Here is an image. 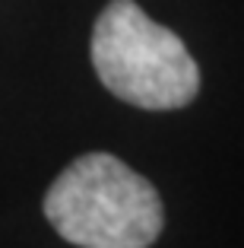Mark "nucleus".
Returning a JSON list of instances; mask_svg holds the SVG:
<instances>
[{"instance_id": "obj_2", "label": "nucleus", "mask_w": 244, "mask_h": 248, "mask_svg": "<svg viewBox=\"0 0 244 248\" xmlns=\"http://www.w3.org/2000/svg\"><path fill=\"white\" fill-rule=\"evenodd\" d=\"M92 67L105 89L149 111L181 108L200 89V70L172 29L133 0H111L92 32Z\"/></svg>"}, {"instance_id": "obj_1", "label": "nucleus", "mask_w": 244, "mask_h": 248, "mask_svg": "<svg viewBox=\"0 0 244 248\" xmlns=\"http://www.w3.org/2000/svg\"><path fill=\"white\" fill-rule=\"evenodd\" d=\"M44 217L79 248H149L162 232L158 191L111 153H86L54 178Z\"/></svg>"}]
</instances>
